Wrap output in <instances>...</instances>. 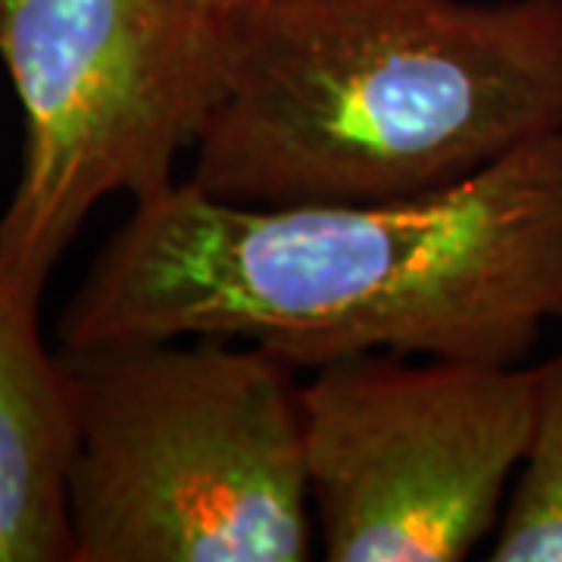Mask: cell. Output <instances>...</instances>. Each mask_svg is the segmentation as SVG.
Segmentation results:
<instances>
[{
    "label": "cell",
    "instance_id": "obj_3",
    "mask_svg": "<svg viewBox=\"0 0 562 562\" xmlns=\"http://www.w3.org/2000/svg\"><path fill=\"white\" fill-rule=\"evenodd\" d=\"M72 562H303L301 369L228 338L63 350Z\"/></svg>",
    "mask_w": 562,
    "mask_h": 562
},
{
    "label": "cell",
    "instance_id": "obj_8",
    "mask_svg": "<svg viewBox=\"0 0 562 562\" xmlns=\"http://www.w3.org/2000/svg\"><path fill=\"white\" fill-rule=\"evenodd\" d=\"M206 3H213L216 10H232V7H238L244 0H206Z\"/></svg>",
    "mask_w": 562,
    "mask_h": 562
},
{
    "label": "cell",
    "instance_id": "obj_4",
    "mask_svg": "<svg viewBox=\"0 0 562 562\" xmlns=\"http://www.w3.org/2000/svg\"><path fill=\"white\" fill-rule=\"evenodd\" d=\"M206 0H0V63L22 106V162L0 269L29 301L98 203L176 184L222 76Z\"/></svg>",
    "mask_w": 562,
    "mask_h": 562
},
{
    "label": "cell",
    "instance_id": "obj_1",
    "mask_svg": "<svg viewBox=\"0 0 562 562\" xmlns=\"http://www.w3.org/2000/svg\"><path fill=\"white\" fill-rule=\"evenodd\" d=\"M562 322V132L441 191L247 206L188 179L132 203L63 350L228 338L313 372L401 353L525 362Z\"/></svg>",
    "mask_w": 562,
    "mask_h": 562
},
{
    "label": "cell",
    "instance_id": "obj_2",
    "mask_svg": "<svg viewBox=\"0 0 562 562\" xmlns=\"http://www.w3.org/2000/svg\"><path fill=\"white\" fill-rule=\"evenodd\" d=\"M562 132V0H244L184 179L247 206L441 191Z\"/></svg>",
    "mask_w": 562,
    "mask_h": 562
},
{
    "label": "cell",
    "instance_id": "obj_7",
    "mask_svg": "<svg viewBox=\"0 0 562 562\" xmlns=\"http://www.w3.org/2000/svg\"><path fill=\"white\" fill-rule=\"evenodd\" d=\"M535 422L491 562H562V353L535 366Z\"/></svg>",
    "mask_w": 562,
    "mask_h": 562
},
{
    "label": "cell",
    "instance_id": "obj_5",
    "mask_svg": "<svg viewBox=\"0 0 562 562\" xmlns=\"http://www.w3.org/2000/svg\"><path fill=\"white\" fill-rule=\"evenodd\" d=\"M522 362L369 353L303 379L316 538L331 562H460L494 538L535 422Z\"/></svg>",
    "mask_w": 562,
    "mask_h": 562
},
{
    "label": "cell",
    "instance_id": "obj_6",
    "mask_svg": "<svg viewBox=\"0 0 562 562\" xmlns=\"http://www.w3.org/2000/svg\"><path fill=\"white\" fill-rule=\"evenodd\" d=\"M76 397L38 331V303L0 269V562H72Z\"/></svg>",
    "mask_w": 562,
    "mask_h": 562
}]
</instances>
